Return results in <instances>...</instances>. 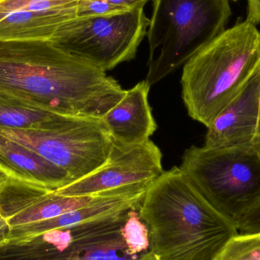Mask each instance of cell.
Listing matches in <instances>:
<instances>
[{"instance_id":"cell-1","label":"cell","mask_w":260,"mask_h":260,"mask_svg":"<svg viewBox=\"0 0 260 260\" xmlns=\"http://www.w3.org/2000/svg\"><path fill=\"white\" fill-rule=\"evenodd\" d=\"M125 92L103 70L51 41L0 42V94L56 114L102 118Z\"/></svg>"},{"instance_id":"cell-2","label":"cell","mask_w":260,"mask_h":260,"mask_svg":"<svg viewBox=\"0 0 260 260\" xmlns=\"http://www.w3.org/2000/svg\"><path fill=\"white\" fill-rule=\"evenodd\" d=\"M138 212L149 231L141 260H213L239 233L177 167L148 186Z\"/></svg>"},{"instance_id":"cell-3","label":"cell","mask_w":260,"mask_h":260,"mask_svg":"<svg viewBox=\"0 0 260 260\" xmlns=\"http://www.w3.org/2000/svg\"><path fill=\"white\" fill-rule=\"evenodd\" d=\"M260 67V32L245 21L224 30L183 65L188 114L209 127Z\"/></svg>"},{"instance_id":"cell-4","label":"cell","mask_w":260,"mask_h":260,"mask_svg":"<svg viewBox=\"0 0 260 260\" xmlns=\"http://www.w3.org/2000/svg\"><path fill=\"white\" fill-rule=\"evenodd\" d=\"M229 0H153L147 31L150 86L184 65L225 30Z\"/></svg>"},{"instance_id":"cell-5","label":"cell","mask_w":260,"mask_h":260,"mask_svg":"<svg viewBox=\"0 0 260 260\" xmlns=\"http://www.w3.org/2000/svg\"><path fill=\"white\" fill-rule=\"evenodd\" d=\"M194 187L236 224L260 201V154L254 146H191L180 167Z\"/></svg>"},{"instance_id":"cell-6","label":"cell","mask_w":260,"mask_h":260,"mask_svg":"<svg viewBox=\"0 0 260 260\" xmlns=\"http://www.w3.org/2000/svg\"><path fill=\"white\" fill-rule=\"evenodd\" d=\"M149 24L144 8L76 17L61 26L51 42L106 73L136 57Z\"/></svg>"},{"instance_id":"cell-7","label":"cell","mask_w":260,"mask_h":260,"mask_svg":"<svg viewBox=\"0 0 260 260\" xmlns=\"http://www.w3.org/2000/svg\"><path fill=\"white\" fill-rule=\"evenodd\" d=\"M0 136L47 159L68 173L73 182L105 165L113 139L102 118H86L55 129H20L0 126Z\"/></svg>"},{"instance_id":"cell-8","label":"cell","mask_w":260,"mask_h":260,"mask_svg":"<svg viewBox=\"0 0 260 260\" xmlns=\"http://www.w3.org/2000/svg\"><path fill=\"white\" fill-rule=\"evenodd\" d=\"M163 172L161 151L151 139L131 145L113 139L111 153L105 165L56 192L68 197H79L126 186L151 184Z\"/></svg>"},{"instance_id":"cell-9","label":"cell","mask_w":260,"mask_h":260,"mask_svg":"<svg viewBox=\"0 0 260 260\" xmlns=\"http://www.w3.org/2000/svg\"><path fill=\"white\" fill-rule=\"evenodd\" d=\"M151 184L105 191L83 207L50 219L11 229L5 241L27 239L55 229H77L120 222L126 219L130 210L139 209L145 192Z\"/></svg>"},{"instance_id":"cell-10","label":"cell","mask_w":260,"mask_h":260,"mask_svg":"<svg viewBox=\"0 0 260 260\" xmlns=\"http://www.w3.org/2000/svg\"><path fill=\"white\" fill-rule=\"evenodd\" d=\"M101 193L68 197L40 185L7 178L0 186V214L13 229L83 207Z\"/></svg>"},{"instance_id":"cell-11","label":"cell","mask_w":260,"mask_h":260,"mask_svg":"<svg viewBox=\"0 0 260 260\" xmlns=\"http://www.w3.org/2000/svg\"><path fill=\"white\" fill-rule=\"evenodd\" d=\"M260 111V67L207 127L204 146H253Z\"/></svg>"},{"instance_id":"cell-12","label":"cell","mask_w":260,"mask_h":260,"mask_svg":"<svg viewBox=\"0 0 260 260\" xmlns=\"http://www.w3.org/2000/svg\"><path fill=\"white\" fill-rule=\"evenodd\" d=\"M150 85L146 80L126 90L123 99L103 117L114 140L124 144H138L150 139L157 123L148 102Z\"/></svg>"},{"instance_id":"cell-13","label":"cell","mask_w":260,"mask_h":260,"mask_svg":"<svg viewBox=\"0 0 260 260\" xmlns=\"http://www.w3.org/2000/svg\"><path fill=\"white\" fill-rule=\"evenodd\" d=\"M0 171L8 178L53 190L73 183L67 171L24 145L0 136Z\"/></svg>"},{"instance_id":"cell-14","label":"cell","mask_w":260,"mask_h":260,"mask_svg":"<svg viewBox=\"0 0 260 260\" xmlns=\"http://www.w3.org/2000/svg\"><path fill=\"white\" fill-rule=\"evenodd\" d=\"M73 18L23 11L0 12V42L52 41L61 26Z\"/></svg>"},{"instance_id":"cell-15","label":"cell","mask_w":260,"mask_h":260,"mask_svg":"<svg viewBox=\"0 0 260 260\" xmlns=\"http://www.w3.org/2000/svg\"><path fill=\"white\" fill-rule=\"evenodd\" d=\"M73 229H55L19 241L0 244V260H66L61 257L75 241Z\"/></svg>"},{"instance_id":"cell-16","label":"cell","mask_w":260,"mask_h":260,"mask_svg":"<svg viewBox=\"0 0 260 260\" xmlns=\"http://www.w3.org/2000/svg\"><path fill=\"white\" fill-rule=\"evenodd\" d=\"M85 117H71L34 108L0 94V126L20 129H55L78 123Z\"/></svg>"},{"instance_id":"cell-17","label":"cell","mask_w":260,"mask_h":260,"mask_svg":"<svg viewBox=\"0 0 260 260\" xmlns=\"http://www.w3.org/2000/svg\"><path fill=\"white\" fill-rule=\"evenodd\" d=\"M79 0H0V12L57 14L76 18Z\"/></svg>"},{"instance_id":"cell-18","label":"cell","mask_w":260,"mask_h":260,"mask_svg":"<svg viewBox=\"0 0 260 260\" xmlns=\"http://www.w3.org/2000/svg\"><path fill=\"white\" fill-rule=\"evenodd\" d=\"M120 235L126 244L128 256L136 258L139 253L148 250L149 231L139 217L137 209L128 212L124 224L120 229Z\"/></svg>"},{"instance_id":"cell-19","label":"cell","mask_w":260,"mask_h":260,"mask_svg":"<svg viewBox=\"0 0 260 260\" xmlns=\"http://www.w3.org/2000/svg\"><path fill=\"white\" fill-rule=\"evenodd\" d=\"M213 260H260V232L238 233Z\"/></svg>"},{"instance_id":"cell-20","label":"cell","mask_w":260,"mask_h":260,"mask_svg":"<svg viewBox=\"0 0 260 260\" xmlns=\"http://www.w3.org/2000/svg\"><path fill=\"white\" fill-rule=\"evenodd\" d=\"M127 10L108 0H79L76 17L105 16Z\"/></svg>"},{"instance_id":"cell-21","label":"cell","mask_w":260,"mask_h":260,"mask_svg":"<svg viewBox=\"0 0 260 260\" xmlns=\"http://www.w3.org/2000/svg\"><path fill=\"white\" fill-rule=\"evenodd\" d=\"M240 234L260 232V201L237 224Z\"/></svg>"},{"instance_id":"cell-22","label":"cell","mask_w":260,"mask_h":260,"mask_svg":"<svg viewBox=\"0 0 260 260\" xmlns=\"http://www.w3.org/2000/svg\"><path fill=\"white\" fill-rule=\"evenodd\" d=\"M248 13L246 21L256 25L260 23V0H247Z\"/></svg>"},{"instance_id":"cell-23","label":"cell","mask_w":260,"mask_h":260,"mask_svg":"<svg viewBox=\"0 0 260 260\" xmlns=\"http://www.w3.org/2000/svg\"><path fill=\"white\" fill-rule=\"evenodd\" d=\"M110 3L126 9L144 8L147 2L149 0H108Z\"/></svg>"},{"instance_id":"cell-24","label":"cell","mask_w":260,"mask_h":260,"mask_svg":"<svg viewBox=\"0 0 260 260\" xmlns=\"http://www.w3.org/2000/svg\"><path fill=\"white\" fill-rule=\"evenodd\" d=\"M10 227L7 221L0 214V244L6 239L9 232H10Z\"/></svg>"},{"instance_id":"cell-25","label":"cell","mask_w":260,"mask_h":260,"mask_svg":"<svg viewBox=\"0 0 260 260\" xmlns=\"http://www.w3.org/2000/svg\"><path fill=\"white\" fill-rule=\"evenodd\" d=\"M253 146L256 148V151L260 154V111L259 122H258L257 129H256V136H255L254 141H253Z\"/></svg>"},{"instance_id":"cell-26","label":"cell","mask_w":260,"mask_h":260,"mask_svg":"<svg viewBox=\"0 0 260 260\" xmlns=\"http://www.w3.org/2000/svg\"><path fill=\"white\" fill-rule=\"evenodd\" d=\"M66 260H84L82 255L77 251H73Z\"/></svg>"},{"instance_id":"cell-27","label":"cell","mask_w":260,"mask_h":260,"mask_svg":"<svg viewBox=\"0 0 260 260\" xmlns=\"http://www.w3.org/2000/svg\"><path fill=\"white\" fill-rule=\"evenodd\" d=\"M8 177H6V176L5 175L2 171H0V186H1V185L6 181V179Z\"/></svg>"},{"instance_id":"cell-28","label":"cell","mask_w":260,"mask_h":260,"mask_svg":"<svg viewBox=\"0 0 260 260\" xmlns=\"http://www.w3.org/2000/svg\"><path fill=\"white\" fill-rule=\"evenodd\" d=\"M234 1H236V0H234Z\"/></svg>"},{"instance_id":"cell-29","label":"cell","mask_w":260,"mask_h":260,"mask_svg":"<svg viewBox=\"0 0 260 260\" xmlns=\"http://www.w3.org/2000/svg\"><path fill=\"white\" fill-rule=\"evenodd\" d=\"M140 260H141V259H140Z\"/></svg>"}]
</instances>
